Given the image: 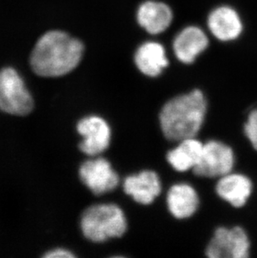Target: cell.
<instances>
[{
    "instance_id": "6da1fadb",
    "label": "cell",
    "mask_w": 257,
    "mask_h": 258,
    "mask_svg": "<svg viewBox=\"0 0 257 258\" xmlns=\"http://www.w3.org/2000/svg\"><path fill=\"white\" fill-rule=\"evenodd\" d=\"M84 50L82 42L66 32H47L39 38L32 51V70L44 77L65 76L77 67Z\"/></svg>"
},
{
    "instance_id": "7a4b0ae2",
    "label": "cell",
    "mask_w": 257,
    "mask_h": 258,
    "mask_svg": "<svg viewBox=\"0 0 257 258\" xmlns=\"http://www.w3.org/2000/svg\"><path fill=\"white\" fill-rule=\"evenodd\" d=\"M206 110L207 101L201 90H192L173 98L160 111L163 134L172 142L194 138L204 123Z\"/></svg>"
},
{
    "instance_id": "3957f363",
    "label": "cell",
    "mask_w": 257,
    "mask_h": 258,
    "mask_svg": "<svg viewBox=\"0 0 257 258\" xmlns=\"http://www.w3.org/2000/svg\"><path fill=\"white\" fill-rule=\"evenodd\" d=\"M83 233L94 242L120 237L127 229L124 212L117 205L100 204L89 207L80 222Z\"/></svg>"
},
{
    "instance_id": "277c9868",
    "label": "cell",
    "mask_w": 257,
    "mask_h": 258,
    "mask_svg": "<svg viewBox=\"0 0 257 258\" xmlns=\"http://www.w3.org/2000/svg\"><path fill=\"white\" fill-rule=\"evenodd\" d=\"M34 100L25 82L15 69L0 71V109L15 115H26L31 112Z\"/></svg>"
},
{
    "instance_id": "5b68a950",
    "label": "cell",
    "mask_w": 257,
    "mask_h": 258,
    "mask_svg": "<svg viewBox=\"0 0 257 258\" xmlns=\"http://www.w3.org/2000/svg\"><path fill=\"white\" fill-rule=\"evenodd\" d=\"M249 251L250 241L241 227H219L206 247V255L210 258H246Z\"/></svg>"
},
{
    "instance_id": "8992f818",
    "label": "cell",
    "mask_w": 257,
    "mask_h": 258,
    "mask_svg": "<svg viewBox=\"0 0 257 258\" xmlns=\"http://www.w3.org/2000/svg\"><path fill=\"white\" fill-rule=\"evenodd\" d=\"M234 164L232 149L218 141H211L204 144L202 156L193 171L203 177H221L231 172Z\"/></svg>"
},
{
    "instance_id": "52a82bcc",
    "label": "cell",
    "mask_w": 257,
    "mask_h": 258,
    "mask_svg": "<svg viewBox=\"0 0 257 258\" xmlns=\"http://www.w3.org/2000/svg\"><path fill=\"white\" fill-rule=\"evenodd\" d=\"M80 179L95 195H102L114 190L119 184V175L104 158L85 161L80 169Z\"/></svg>"
},
{
    "instance_id": "ba28073f",
    "label": "cell",
    "mask_w": 257,
    "mask_h": 258,
    "mask_svg": "<svg viewBox=\"0 0 257 258\" xmlns=\"http://www.w3.org/2000/svg\"><path fill=\"white\" fill-rule=\"evenodd\" d=\"M77 131L83 137L80 144L83 153L97 156L109 147L111 132L108 123L101 117L91 115L83 118L78 123Z\"/></svg>"
},
{
    "instance_id": "9c48e42d",
    "label": "cell",
    "mask_w": 257,
    "mask_h": 258,
    "mask_svg": "<svg viewBox=\"0 0 257 258\" xmlns=\"http://www.w3.org/2000/svg\"><path fill=\"white\" fill-rule=\"evenodd\" d=\"M208 45V37L202 29L188 26L175 36L173 50L180 62L189 64L207 49Z\"/></svg>"
},
{
    "instance_id": "30bf717a",
    "label": "cell",
    "mask_w": 257,
    "mask_h": 258,
    "mask_svg": "<svg viewBox=\"0 0 257 258\" xmlns=\"http://www.w3.org/2000/svg\"><path fill=\"white\" fill-rule=\"evenodd\" d=\"M172 10L166 4L154 0L142 3L137 10L139 25L151 34H161L172 22Z\"/></svg>"
},
{
    "instance_id": "8fae6325",
    "label": "cell",
    "mask_w": 257,
    "mask_h": 258,
    "mask_svg": "<svg viewBox=\"0 0 257 258\" xmlns=\"http://www.w3.org/2000/svg\"><path fill=\"white\" fill-rule=\"evenodd\" d=\"M207 24L211 34L221 41L237 39L242 32L240 16L235 10L228 6H221L212 10Z\"/></svg>"
},
{
    "instance_id": "7c38bea8",
    "label": "cell",
    "mask_w": 257,
    "mask_h": 258,
    "mask_svg": "<svg viewBox=\"0 0 257 258\" xmlns=\"http://www.w3.org/2000/svg\"><path fill=\"white\" fill-rule=\"evenodd\" d=\"M124 192L140 204H151L161 191L160 178L155 171H143L124 181Z\"/></svg>"
},
{
    "instance_id": "4fadbf2b",
    "label": "cell",
    "mask_w": 257,
    "mask_h": 258,
    "mask_svg": "<svg viewBox=\"0 0 257 258\" xmlns=\"http://www.w3.org/2000/svg\"><path fill=\"white\" fill-rule=\"evenodd\" d=\"M251 191L252 183L242 174L228 173L221 176L216 185L219 197L235 207H243L250 198Z\"/></svg>"
},
{
    "instance_id": "5bb4252c",
    "label": "cell",
    "mask_w": 257,
    "mask_h": 258,
    "mask_svg": "<svg viewBox=\"0 0 257 258\" xmlns=\"http://www.w3.org/2000/svg\"><path fill=\"white\" fill-rule=\"evenodd\" d=\"M135 63L139 71L149 77H157L169 66L165 48L152 41L139 47L135 54Z\"/></svg>"
},
{
    "instance_id": "9a60e30c",
    "label": "cell",
    "mask_w": 257,
    "mask_h": 258,
    "mask_svg": "<svg viewBox=\"0 0 257 258\" xmlns=\"http://www.w3.org/2000/svg\"><path fill=\"white\" fill-rule=\"evenodd\" d=\"M168 208L170 213L178 219L191 217L199 207V198L191 185L176 184L168 191Z\"/></svg>"
},
{
    "instance_id": "2e32d148",
    "label": "cell",
    "mask_w": 257,
    "mask_h": 258,
    "mask_svg": "<svg viewBox=\"0 0 257 258\" xmlns=\"http://www.w3.org/2000/svg\"><path fill=\"white\" fill-rule=\"evenodd\" d=\"M204 144L194 138L183 140L167 154V161L175 171L184 172L195 168L202 156Z\"/></svg>"
},
{
    "instance_id": "e0dca14e",
    "label": "cell",
    "mask_w": 257,
    "mask_h": 258,
    "mask_svg": "<svg viewBox=\"0 0 257 258\" xmlns=\"http://www.w3.org/2000/svg\"><path fill=\"white\" fill-rule=\"evenodd\" d=\"M245 135L253 147L257 150V108L249 114L244 126Z\"/></svg>"
},
{
    "instance_id": "ac0fdd59",
    "label": "cell",
    "mask_w": 257,
    "mask_h": 258,
    "mask_svg": "<svg viewBox=\"0 0 257 258\" xmlns=\"http://www.w3.org/2000/svg\"><path fill=\"white\" fill-rule=\"evenodd\" d=\"M75 256L72 252L65 249H55L44 255L45 258H74Z\"/></svg>"
}]
</instances>
